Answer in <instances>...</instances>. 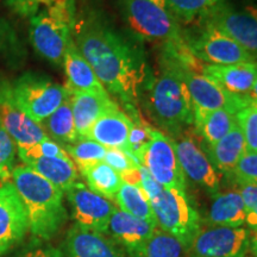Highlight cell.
I'll return each mask as SVG.
<instances>
[{
  "instance_id": "cell-8",
  "label": "cell",
  "mask_w": 257,
  "mask_h": 257,
  "mask_svg": "<svg viewBox=\"0 0 257 257\" xmlns=\"http://www.w3.org/2000/svg\"><path fill=\"white\" fill-rule=\"evenodd\" d=\"M198 24L197 31L185 35L186 44L197 60L214 66L256 62L251 54L220 30L201 22Z\"/></svg>"
},
{
  "instance_id": "cell-35",
  "label": "cell",
  "mask_w": 257,
  "mask_h": 257,
  "mask_svg": "<svg viewBox=\"0 0 257 257\" xmlns=\"http://www.w3.org/2000/svg\"><path fill=\"white\" fill-rule=\"evenodd\" d=\"M18 155L23 162L37 157H69L64 148L49 137L27 150H18Z\"/></svg>"
},
{
  "instance_id": "cell-2",
  "label": "cell",
  "mask_w": 257,
  "mask_h": 257,
  "mask_svg": "<svg viewBox=\"0 0 257 257\" xmlns=\"http://www.w3.org/2000/svg\"><path fill=\"white\" fill-rule=\"evenodd\" d=\"M148 110L153 119L170 134H180L194 121V106L181 74L180 61L163 53L160 72L148 85Z\"/></svg>"
},
{
  "instance_id": "cell-19",
  "label": "cell",
  "mask_w": 257,
  "mask_h": 257,
  "mask_svg": "<svg viewBox=\"0 0 257 257\" xmlns=\"http://www.w3.org/2000/svg\"><path fill=\"white\" fill-rule=\"evenodd\" d=\"M62 66L67 76V85L64 87L69 94L81 92L107 93L95 75L91 64L75 46L73 38L64 53Z\"/></svg>"
},
{
  "instance_id": "cell-23",
  "label": "cell",
  "mask_w": 257,
  "mask_h": 257,
  "mask_svg": "<svg viewBox=\"0 0 257 257\" xmlns=\"http://www.w3.org/2000/svg\"><path fill=\"white\" fill-rule=\"evenodd\" d=\"M246 153V144L239 125L236 124L226 136L212 146L205 144L206 154L216 170L224 175H232L238 161Z\"/></svg>"
},
{
  "instance_id": "cell-5",
  "label": "cell",
  "mask_w": 257,
  "mask_h": 257,
  "mask_svg": "<svg viewBox=\"0 0 257 257\" xmlns=\"http://www.w3.org/2000/svg\"><path fill=\"white\" fill-rule=\"evenodd\" d=\"M75 16V0H56L30 19L32 47L54 66H62L64 53L73 38Z\"/></svg>"
},
{
  "instance_id": "cell-33",
  "label": "cell",
  "mask_w": 257,
  "mask_h": 257,
  "mask_svg": "<svg viewBox=\"0 0 257 257\" xmlns=\"http://www.w3.org/2000/svg\"><path fill=\"white\" fill-rule=\"evenodd\" d=\"M236 121L242 130L246 152L257 153V108L246 106L236 113Z\"/></svg>"
},
{
  "instance_id": "cell-12",
  "label": "cell",
  "mask_w": 257,
  "mask_h": 257,
  "mask_svg": "<svg viewBox=\"0 0 257 257\" xmlns=\"http://www.w3.org/2000/svg\"><path fill=\"white\" fill-rule=\"evenodd\" d=\"M198 22L212 25L253 57L257 55V6L234 9L224 3Z\"/></svg>"
},
{
  "instance_id": "cell-46",
  "label": "cell",
  "mask_w": 257,
  "mask_h": 257,
  "mask_svg": "<svg viewBox=\"0 0 257 257\" xmlns=\"http://www.w3.org/2000/svg\"><path fill=\"white\" fill-rule=\"evenodd\" d=\"M150 2L155 3V4H157L159 6H161V8L167 9V6H166V2H165V0H150ZM167 10H168V9H167Z\"/></svg>"
},
{
  "instance_id": "cell-25",
  "label": "cell",
  "mask_w": 257,
  "mask_h": 257,
  "mask_svg": "<svg viewBox=\"0 0 257 257\" xmlns=\"http://www.w3.org/2000/svg\"><path fill=\"white\" fill-rule=\"evenodd\" d=\"M24 165L30 167L41 176L67 192L78 180V167L70 157H37Z\"/></svg>"
},
{
  "instance_id": "cell-11",
  "label": "cell",
  "mask_w": 257,
  "mask_h": 257,
  "mask_svg": "<svg viewBox=\"0 0 257 257\" xmlns=\"http://www.w3.org/2000/svg\"><path fill=\"white\" fill-rule=\"evenodd\" d=\"M150 137L142 166L163 187L186 191V176L176 156L173 140L154 127H150Z\"/></svg>"
},
{
  "instance_id": "cell-16",
  "label": "cell",
  "mask_w": 257,
  "mask_h": 257,
  "mask_svg": "<svg viewBox=\"0 0 257 257\" xmlns=\"http://www.w3.org/2000/svg\"><path fill=\"white\" fill-rule=\"evenodd\" d=\"M28 231L27 212L11 181L0 188V256L21 243Z\"/></svg>"
},
{
  "instance_id": "cell-36",
  "label": "cell",
  "mask_w": 257,
  "mask_h": 257,
  "mask_svg": "<svg viewBox=\"0 0 257 257\" xmlns=\"http://www.w3.org/2000/svg\"><path fill=\"white\" fill-rule=\"evenodd\" d=\"M237 184H251L257 186V153L246 152L238 161L232 175Z\"/></svg>"
},
{
  "instance_id": "cell-38",
  "label": "cell",
  "mask_w": 257,
  "mask_h": 257,
  "mask_svg": "<svg viewBox=\"0 0 257 257\" xmlns=\"http://www.w3.org/2000/svg\"><path fill=\"white\" fill-rule=\"evenodd\" d=\"M245 207V224L250 232H257V186L237 184Z\"/></svg>"
},
{
  "instance_id": "cell-3",
  "label": "cell",
  "mask_w": 257,
  "mask_h": 257,
  "mask_svg": "<svg viewBox=\"0 0 257 257\" xmlns=\"http://www.w3.org/2000/svg\"><path fill=\"white\" fill-rule=\"evenodd\" d=\"M12 184L27 212L29 230L38 239H50L66 223L63 192L27 165L12 169Z\"/></svg>"
},
{
  "instance_id": "cell-41",
  "label": "cell",
  "mask_w": 257,
  "mask_h": 257,
  "mask_svg": "<svg viewBox=\"0 0 257 257\" xmlns=\"http://www.w3.org/2000/svg\"><path fill=\"white\" fill-rule=\"evenodd\" d=\"M141 187L146 192L147 197L149 200H153L159 193L163 189V186H161L155 179L153 178L146 167L141 166Z\"/></svg>"
},
{
  "instance_id": "cell-15",
  "label": "cell",
  "mask_w": 257,
  "mask_h": 257,
  "mask_svg": "<svg viewBox=\"0 0 257 257\" xmlns=\"http://www.w3.org/2000/svg\"><path fill=\"white\" fill-rule=\"evenodd\" d=\"M173 144L186 178L191 179L212 197L219 193V175L195 138L186 134L179 141L173 140Z\"/></svg>"
},
{
  "instance_id": "cell-9",
  "label": "cell",
  "mask_w": 257,
  "mask_h": 257,
  "mask_svg": "<svg viewBox=\"0 0 257 257\" xmlns=\"http://www.w3.org/2000/svg\"><path fill=\"white\" fill-rule=\"evenodd\" d=\"M191 257H246L250 231L245 227H200L189 244Z\"/></svg>"
},
{
  "instance_id": "cell-13",
  "label": "cell",
  "mask_w": 257,
  "mask_h": 257,
  "mask_svg": "<svg viewBox=\"0 0 257 257\" xmlns=\"http://www.w3.org/2000/svg\"><path fill=\"white\" fill-rule=\"evenodd\" d=\"M0 123L18 150H27L48 138L42 124L25 114L12 98L11 82L0 79Z\"/></svg>"
},
{
  "instance_id": "cell-28",
  "label": "cell",
  "mask_w": 257,
  "mask_h": 257,
  "mask_svg": "<svg viewBox=\"0 0 257 257\" xmlns=\"http://www.w3.org/2000/svg\"><path fill=\"white\" fill-rule=\"evenodd\" d=\"M88 184V188L106 199H115L123 180L119 173L106 165L104 161L79 169Z\"/></svg>"
},
{
  "instance_id": "cell-48",
  "label": "cell",
  "mask_w": 257,
  "mask_h": 257,
  "mask_svg": "<svg viewBox=\"0 0 257 257\" xmlns=\"http://www.w3.org/2000/svg\"><path fill=\"white\" fill-rule=\"evenodd\" d=\"M255 60H256V62H257V55L255 56Z\"/></svg>"
},
{
  "instance_id": "cell-32",
  "label": "cell",
  "mask_w": 257,
  "mask_h": 257,
  "mask_svg": "<svg viewBox=\"0 0 257 257\" xmlns=\"http://www.w3.org/2000/svg\"><path fill=\"white\" fill-rule=\"evenodd\" d=\"M186 245L165 231L156 229L147 243L142 257H184Z\"/></svg>"
},
{
  "instance_id": "cell-34",
  "label": "cell",
  "mask_w": 257,
  "mask_h": 257,
  "mask_svg": "<svg viewBox=\"0 0 257 257\" xmlns=\"http://www.w3.org/2000/svg\"><path fill=\"white\" fill-rule=\"evenodd\" d=\"M150 125L143 123V120L133 121L127 138V153L136 157L142 165V160L146 148L150 140Z\"/></svg>"
},
{
  "instance_id": "cell-6",
  "label": "cell",
  "mask_w": 257,
  "mask_h": 257,
  "mask_svg": "<svg viewBox=\"0 0 257 257\" xmlns=\"http://www.w3.org/2000/svg\"><path fill=\"white\" fill-rule=\"evenodd\" d=\"M11 92L18 107L40 124L69 98L64 86L36 72L22 74L11 83Z\"/></svg>"
},
{
  "instance_id": "cell-17",
  "label": "cell",
  "mask_w": 257,
  "mask_h": 257,
  "mask_svg": "<svg viewBox=\"0 0 257 257\" xmlns=\"http://www.w3.org/2000/svg\"><path fill=\"white\" fill-rule=\"evenodd\" d=\"M156 229L148 221L115 208L108 221L106 233L110 234L111 239L127 252L128 257H142L144 248Z\"/></svg>"
},
{
  "instance_id": "cell-30",
  "label": "cell",
  "mask_w": 257,
  "mask_h": 257,
  "mask_svg": "<svg viewBox=\"0 0 257 257\" xmlns=\"http://www.w3.org/2000/svg\"><path fill=\"white\" fill-rule=\"evenodd\" d=\"M168 11L179 22L192 23L224 4L225 0H165Z\"/></svg>"
},
{
  "instance_id": "cell-37",
  "label": "cell",
  "mask_w": 257,
  "mask_h": 257,
  "mask_svg": "<svg viewBox=\"0 0 257 257\" xmlns=\"http://www.w3.org/2000/svg\"><path fill=\"white\" fill-rule=\"evenodd\" d=\"M104 162L108 165L115 172L123 174L128 170L140 168L141 163L136 157L131 155L130 153L125 152V150L118 149V148H108L106 149V154L104 157Z\"/></svg>"
},
{
  "instance_id": "cell-7",
  "label": "cell",
  "mask_w": 257,
  "mask_h": 257,
  "mask_svg": "<svg viewBox=\"0 0 257 257\" xmlns=\"http://www.w3.org/2000/svg\"><path fill=\"white\" fill-rule=\"evenodd\" d=\"M157 227L172 234L188 248L198 231L200 230V217L192 206L186 191L163 187L153 200H150Z\"/></svg>"
},
{
  "instance_id": "cell-27",
  "label": "cell",
  "mask_w": 257,
  "mask_h": 257,
  "mask_svg": "<svg viewBox=\"0 0 257 257\" xmlns=\"http://www.w3.org/2000/svg\"><path fill=\"white\" fill-rule=\"evenodd\" d=\"M42 126L48 137L62 147L75 143L79 140V135L76 133L70 99H67L54 113H51L42 123Z\"/></svg>"
},
{
  "instance_id": "cell-45",
  "label": "cell",
  "mask_w": 257,
  "mask_h": 257,
  "mask_svg": "<svg viewBox=\"0 0 257 257\" xmlns=\"http://www.w3.org/2000/svg\"><path fill=\"white\" fill-rule=\"evenodd\" d=\"M250 250L252 257H257V232H250Z\"/></svg>"
},
{
  "instance_id": "cell-39",
  "label": "cell",
  "mask_w": 257,
  "mask_h": 257,
  "mask_svg": "<svg viewBox=\"0 0 257 257\" xmlns=\"http://www.w3.org/2000/svg\"><path fill=\"white\" fill-rule=\"evenodd\" d=\"M16 148L17 147L12 138L0 123V167L14 169L12 166L15 163Z\"/></svg>"
},
{
  "instance_id": "cell-22",
  "label": "cell",
  "mask_w": 257,
  "mask_h": 257,
  "mask_svg": "<svg viewBox=\"0 0 257 257\" xmlns=\"http://www.w3.org/2000/svg\"><path fill=\"white\" fill-rule=\"evenodd\" d=\"M133 120L119 107L101 115L88 130L86 138L101 144L106 149L118 148L127 152V138Z\"/></svg>"
},
{
  "instance_id": "cell-26",
  "label": "cell",
  "mask_w": 257,
  "mask_h": 257,
  "mask_svg": "<svg viewBox=\"0 0 257 257\" xmlns=\"http://www.w3.org/2000/svg\"><path fill=\"white\" fill-rule=\"evenodd\" d=\"M194 121L197 133L205 141L206 146L217 143L221 138L226 136L237 124L236 114L230 113L225 110H202L194 107Z\"/></svg>"
},
{
  "instance_id": "cell-43",
  "label": "cell",
  "mask_w": 257,
  "mask_h": 257,
  "mask_svg": "<svg viewBox=\"0 0 257 257\" xmlns=\"http://www.w3.org/2000/svg\"><path fill=\"white\" fill-rule=\"evenodd\" d=\"M10 35H11V28L5 19L0 18V50L8 44L10 40Z\"/></svg>"
},
{
  "instance_id": "cell-24",
  "label": "cell",
  "mask_w": 257,
  "mask_h": 257,
  "mask_svg": "<svg viewBox=\"0 0 257 257\" xmlns=\"http://www.w3.org/2000/svg\"><path fill=\"white\" fill-rule=\"evenodd\" d=\"M207 221L212 226L242 227L245 224V207L240 193L227 191L213 195Z\"/></svg>"
},
{
  "instance_id": "cell-47",
  "label": "cell",
  "mask_w": 257,
  "mask_h": 257,
  "mask_svg": "<svg viewBox=\"0 0 257 257\" xmlns=\"http://www.w3.org/2000/svg\"><path fill=\"white\" fill-rule=\"evenodd\" d=\"M38 2H40V5L49 6L50 4H53L54 2H56V0H38Z\"/></svg>"
},
{
  "instance_id": "cell-14",
  "label": "cell",
  "mask_w": 257,
  "mask_h": 257,
  "mask_svg": "<svg viewBox=\"0 0 257 257\" xmlns=\"http://www.w3.org/2000/svg\"><path fill=\"white\" fill-rule=\"evenodd\" d=\"M66 193L75 224L85 229L106 233L108 221L115 210L113 204L78 181Z\"/></svg>"
},
{
  "instance_id": "cell-29",
  "label": "cell",
  "mask_w": 257,
  "mask_h": 257,
  "mask_svg": "<svg viewBox=\"0 0 257 257\" xmlns=\"http://www.w3.org/2000/svg\"><path fill=\"white\" fill-rule=\"evenodd\" d=\"M115 200L121 211L127 212L131 216L146 220L153 226L157 227V221L152 204L141 186H134L123 182L117 193Z\"/></svg>"
},
{
  "instance_id": "cell-1",
  "label": "cell",
  "mask_w": 257,
  "mask_h": 257,
  "mask_svg": "<svg viewBox=\"0 0 257 257\" xmlns=\"http://www.w3.org/2000/svg\"><path fill=\"white\" fill-rule=\"evenodd\" d=\"M72 37L107 93L119 99L131 120H141L136 104L150 74L142 47L96 11L75 16Z\"/></svg>"
},
{
  "instance_id": "cell-18",
  "label": "cell",
  "mask_w": 257,
  "mask_h": 257,
  "mask_svg": "<svg viewBox=\"0 0 257 257\" xmlns=\"http://www.w3.org/2000/svg\"><path fill=\"white\" fill-rule=\"evenodd\" d=\"M64 250L66 257H127L111 238L78 224L67 232Z\"/></svg>"
},
{
  "instance_id": "cell-21",
  "label": "cell",
  "mask_w": 257,
  "mask_h": 257,
  "mask_svg": "<svg viewBox=\"0 0 257 257\" xmlns=\"http://www.w3.org/2000/svg\"><path fill=\"white\" fill-rule=\"evenodd\" d=\"M201 73L219 83L221 87L232 94L248 96L257 80V62L214 66L204 64Z\"/></svg>"
},
{
  "instance_id": "cell-44",
  "label": "cell",
  "mask_w": 257,
  "mask_h": 257,
  "mask_svg": "<svg viewBox=\"0 0 257 257\" xmlns=\"http://www.w3.org/2000/svg\"><path fill=\"white\" fill-rule=\"evenodd\" d=\"M248 100H249V106H253V107L257 108V80L256 82L253 83L251 91L248 94Z\"/></svg>"
},
{
  "instance_id": "cell-42",
  "label": "cell",
  "mask_w": 257,
  "mask_h": 257,
  "mask_svg": "<svg viewBox=\"0 0 257 257\" xmlns=\"http://www.w3.org/2000/svg\"><path fill=\"white\" fill-rule=\"evenodd\" d=\"M14 257H66L60 249L54 246H35V248L24 250Z\"/></svg>"
},
{
  "instance_id": "cell-10",
  "label": "cell",
  "mask_w": 257,
  "mask_h": 257,
  "mask_svg": "<svg viewBox=\"0 0 257 257\" xmlns=\"http://www.w3.org/2000/svg\"><path fill=\"white\" fill-rule=\"evenodd\" d=\"M180 66L182 78L191 94L194 107L210 111L225 110L236 114L249 106L248 96H240L227 92L219 83L204 75L200 70L189 68L187 64L181 61Z\"/></svg>"
},
{
  "instance_id": "cell-4",
  "label": "cell",
  "mask_w": 257,
  "mask_h": 257,
  "mask_svg": "<svg viewBox=\"0 0 257 257\" xmlns=\"http://www.w3.org/2000/svg\"><path fill=\"white\" fill-rule=\"evenodd\" d=\"M121 15L135 36L159 42L165 51L184 59L192 55L179 21L167 9L150 0H119Z\"/></svg>"
},
{
  "instance_id": "cell-20",
  "label": "cell",
  "mask_w": 257,
  "mask_h": 257,
  "mask_svg": "<svg viewBox=\"0 0 257 257\" xmlns=\"http://www.w3.org/2000/svg\"><path fill=\"white\" fill-rule=\"evenodd\" d=\"M69 99L79 137H86L92 125L101 115L118 108L108 93H73L69 94Z\"/></svg>"
},
{
  "instance_id": "cell-31",
  "label": "cell",
  "mask_w": 257,
  "mask_h": 257,
  "mask_svg": "<svg viewBox=\"0 0 257 257\" xmlns=\"http://www.w3.org/2000/svg\"><path fill=\"white\" fill-rule=\"evenodd\" d=\"M63 148L79 169L101 162L106 154L105 147L86 137H79L75 143Z\"/></svg>"
},
{
  "instance_id": "cell-40",
  "label": "cell",
  "mask_w": 257,
  "mask_h": 257,
  "mask_svg": "<svg viewBox=\"0 0 257 257\" xmlns=\"http://www.w3.org/2000/svg\"><path fill=\"white\" fill-rule=\"evenodd\" d=\"M5 4L9 6L15 14L21 17H32L38 12L40 2L38 0H4Z\"/></svg>"
}]
</instances>
